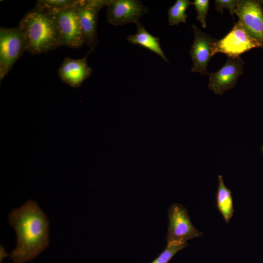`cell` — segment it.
Listing matches in <instances>:
<instances>
[{"instance_id": "12", "label": "cell", "mask_w": 263, "mask_h": 263, "mask_svg": "<svg viewBox=\"0 0 263 263\" xmlns=\"http://www.w3.org/2000/svg\"><path fill=\"white\" fill-rule=\"evenodd\" d=\"M90 53L89 51L80 59L65 57L58 71L61 80L74 88L80 86L93 72L92 68L87 62Z\"/></svg>"}, {"instance_id": "11", "label": "cell", "mask_w": 263, "mask_h": 263, "mask_svg": "<svg viewBox=\"0 0 263 263\" xmlns=\"http://www.w3.org/2000/svg\"><path fill=\"white\" fill-rule=\"evenodd\" d=\"M244 61L241 57H228L225 64L217 72L209 75V89L216 94L221 95L233 89L244 73Z\"/></svg>"}, {"instance_id": "3", "label": "cell", "mask_w": 263, "mask_h": 263, "mask_svg": "<svg viewBox=\"0 0 263 263\" xmlns=\"http://www.w3.org/2000/svg\"><path fill=\"white\" fill-rule=\"evenodd\" d=\"M25 51L23 34L18 26L0 29V81L6 76Z\"/></svg>"}, {"instance_id": "8", "label": "cell", "mask_w": 263, "mask_h": 263, "mask_svg": "<svg viewBox=\"0 0 263 263\" xmlns=\"http://www.w3.org/2000/svg\"><path fill=\"white\" fill-rule=\"evenodd\" d=\"M106 12L107 22L112 25L137 24L147 14L148 8L137 0H109Z\"/></svg>"}, {"instance_id": "7", "label": "cell", "mask_w": 263, "mask_h": 263, "mask_svg": "<svg viewBox=\"0 0 263 263\" xmlns=\"http://www.w3.org/2000/svg\"><path fill=\"white\" fill-rule=\"evenodd\" d=\"M76 7L53 13L57 26L61 46L78 48L85 43Z\"/></svg>"}, {"instance_id": "4", "label": "cell", "mask_w": 263, "mask_h": 263, "mask_svg": "<svg viewBox=\"0 0 263 263\" xmlns=\"http://www.w3.org/2000/svg\"><path fill=\"white\" fill-rule=\"evenodd\" d=\"M169 226L166 241L170 243H187L188 240L201 237L203 232L192 225L187 209L174 203L168 211Z\"/></svg>"}, {"instance_id": "5", "label": "cell", "mask_w": 263, "mask_h": 263, "mask_svg": "<svg viewBox=\"0 0 263 263\" xmlns=\"http://www.w3.org/2000/svg\"><path fill=\"white\" fill-rule=\"evenodd\" d=\"M262 47L239 20L230 31L215 44L214 53H223L228 57L235 58L253 48Z\"/></svg>"}, {"instance_id": "16", "label": "cell", "mask_w": 263, "mask_h": 263, "mask_svg": "<svg viewBox=\"0 0 263 263\" xmlns=\"http://www.w3.org/2000/svg\"><path fill=\"white\" fill-rule=\"evenodd\" d=\"M80 0H39L35 7L56 13L61 10L76 7Z\"/></svg>"}, {"instance_id": "13", "label": "cell", "mask_w": 263, "mask_h": 263, "mask_svg": "<svg viewBox=\"0 0 263 263\" xmlns=\"http://www.w3.org/2000/svg\"><path fill=\"white\" fill-rule=\"evenodd\" d=\"M136 33L128 36L127 40L131 44L138 45L151 51L165 62H169V59L161 47L160 38L151 35L140 22L136 24Z\"/></svg>"}, {"instance_id": "21", "label": "cell", "mask_w": 263, "mask_h": 263, "mask_svg": "<svg viewBox=\"0 0 263 263\" xmlns=\"http://www.w3.org/2000/svg\"><path fill=\"white\" fill-rule=\"evenodd\" d=\"M261 151H262V153L263 155V145H262V146L261 147Z\"/></svg>"}, {"instance_id": "19", "label": "cell", "mask_w": 263, "mask_h": 263, "mask_svg": "<svg viewBox=\"0 0 263 263\" xmlns=\"http://www.w3.org/2000/svg\"><path fill=\"white\" fill-rule=\"evenodd\" d=\"M238 0H215V10L222 15L224 9L226 8L229 10L230 14L233 17L235 14Z\"/></svg>"}, {"instance_id": "10", "label": "cell", "mask_w": 263, "mask_h": 263, "mask_svg": "<svg viewBox=\"0 0 263 263\" xmlns=\"http://www.w3.org/2000/svg\"><path fill=\"white\" fill-rule=\"evenodd\" d=\"M191 27L194 38L190 50L192 61L191 71L207 75H209L207 65L211 57L215 55L217 40L200 30L195 25L193 24Z\"/></svg>"}, {"instance_id": "22", "label": "cell", "mask_w": 263, "mask_h": 263, "mask_svg": "<svg viewBox=\"0 0 263 263\" xmlns=\"http://www.w3.org/2000/svg\"><path fill=\"white\" fill-rule=\"evenodd\" d=\"M262 3H263V1H261Z\"/></svg>"}, {"instance_id": "1", "label": "cell", "mask_w": 263, "mask_h": 263, "mask_svg": "<svg viewBox=\"0 0 263 263\" xmlns=\"http://www.w3.org/2000/svg\"><path fill=\"white\" fill-rule=\"evenodd\" d=\"M9 224L16 231V247L10 255L13 263L33 260L49 244V222L35 201L29 200L8 216Z\"/></svg>"}, {"instance_id": "17", "label": "cell", "mask_w": 263, "mask_h": 263, "mask_svg": "<svg viewBox=\"0 0 263 263\" xmlns=\"http://www.w3.org/2000/svg\"><path fill=\"white\" fill-rule=\"evenodd\" d=\"M188 245L187 242L168 243L164 250L150 263H168L176 253Z\"/></svg>"}, {"instance_id": "9", "label": "cell", "mask_w": 263, "mask_h": 263, "mask_svg": "<svg viewBox=\"0 0 263 263\" xmlns=\"http://www.w3.org/2000/svg\"><path fill=\"white\" fill-rule=\"evenodd\" d=\"M235 14L249 34L263 47V8L261 2L238 0Z\"/></svg>"}, {"instance_id": "2", "label": "cell", "mask_w": 263, "mask_h": 263, "mask_svg": "<svg viewBox=\"0 0 263 263\" xmlns=\"http://www.w3.org/2000/svg\"><path fill=\"white\" fill-rule=\"evenodd\" d=\"M25 49L32 55L45 53L61 46L55 14L35 7L26 13L18 26Z\"/></svg>"}, {"instance_id": "20", "label": "cell", "mask_w": 263, "mask_h": 263, "mask_svg": "<svg viewBox=\"0 0 263 263\" xmlns=\"http://www.w3.org/2000/svg\"><path fill=\"white\" fill-rule=\"evenodd\" d=\"M9 255L5 250L4 248L0 245V261L3 259V258Z\"/></svg>"}, {"instance_id": "14", "label": "cell", "mask_w": 263, "mask_h": 263, "mask_svg": "<svg viewBox=\"0 0 263 263\" xmlns=\"http://www.w3.org/2000/svg\"><path fill=\"white\" fill-rule=\"evenodd\" d=\"M218 186L216 194L217 207L225 223H228L234 213L232 193L225 184L222 175L218 176Z\"/></svg>"}, {"instance_id": "18", "label": "cell", "mask_w": 263, "mask_h": 263, "mask_svg": "<svg viewBox=\"0 0 263 263\" xmlns=\"http://www.w3.org/2000/svg\"><path fill=\"white\" fill-rule=\"evenodd\" d=\"M192 3L197 12V20L200 22L203 28H206V19L209 9V0H194Z\"/></svg>"}, {"instance_id": "15", "label": "cell", "mask_w": 263, "mask_h": 263, "mask_svg": "<svg viewBox=\"0 0 263 263\" xmlns=\"http://www.w3.org/2000/svg\"><path fill=\"white\" fill-rule=\"evenodd\" d=\"M191 4H193V3L189 0H177L168 11L169 25H177L180 23H186L188 17L186 11Z\"/></svg>"}, {"instance_id": "6", "label": "cell", "mask_w": 263, "mask_h": 263, "mask_svg": "<svg viewBox=\"0 0 263 263\" xmlns=\"http://www.w3.org/2000/svg\"><path fill=\"white\" fill-rule=\"evenodd\" d=\"M109 0H80L76 7L85 44L93 52L97 44V19L100 10L107 7Z\"/></svg>"}]
</instances>
